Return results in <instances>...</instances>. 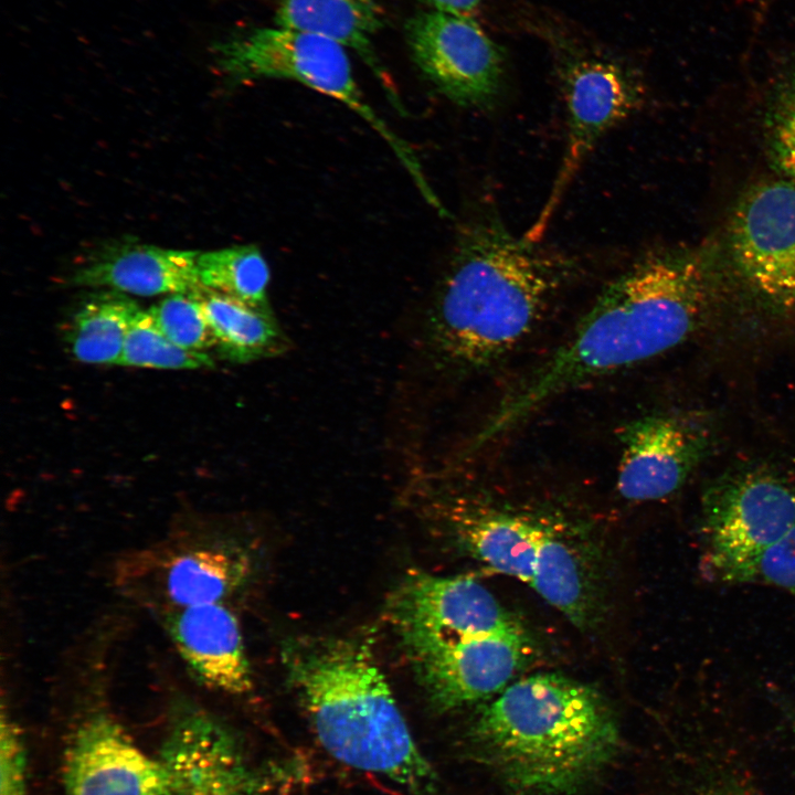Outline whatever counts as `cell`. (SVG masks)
<instances>
[{
	"label": "cell",
	"mask_w": 795,
	"mask_h": 795,
	"mask_svg": "<svg viewBox=\"0 0 795 795\" xmlns=\"http://www.w3.org/2000/svg\"><path fill=\"white\" fill-rule=\"evenodd\" d=\"M707 300V274L697 256L671 250L640 258L603 288L572 336L504 400L474 447L579 384L678 346L696 328Z\"/></svg>",
	"instance_id": "6da1fadb"
},
{
	"label": "cell",
	"mask_w": 795,
	"mask_h": 795,
	"mask_svg": "<svg viewBox=\"0 0 795 795\" xmlns=\"http://www.w3.org/2000/svg\"><path fill=\"white\" fill-rule=\"evenodd\" d=\"M516 237L495 213L458 232L438 284L428 333L433 348L463 369L486 368L533 329L568 274V264Z\"/></svg>",
	"instance_id": "7a4b0ae2"
},
{
	"label": "cell",
	"mask_w": 795,
	"mask_h": 795,
	"mask_svg": "<svg viewBox=\"0 0 795 795\" xmlns=\"http://www.w3.org/2000/svg\"><path fill=\"white\" fill-rule=\"evenodd\" d=\"M473 740L485 763L524 795H569L596 777L619 744L598 691L559 674L509 683L479 712Z\"/></svg>",
	"instance_id": "3957f363"
},
{
	"label": "cell",
	"mask_w": 795,
	"mask_h": 795,
	"mask_svg": "<svg viewBox=\"0 0 795 795\" xmlns=\"http://www.w3.org/2000/svg\"><path fill=\"white\" fill-rule=\"evenodd\" d=\"M284 661L330 755L415 793L431 789L432 766L365 643L352 638L301 642L286 649Z\"/></svg>",
	"instance_id": "277c9868"
},
{
	"label": "cell",
	"mask_w": 795,
	"mask_h": 795,
	"mask_svg": "<svg viewBox=\"0 0 795 795\" xmlns=\"http://www.w3.org/2000/svg\"><path fill=\"white\" fill-rule=\"evenodd\" d=\"M219 64L232 80H289L339 100L386 141L424 199L434 195L409 144L364 99L347 50L326 38L279 25L255 29L218 49Z\"/></svg>",
	"instance_id": "5b68a950"
},
{
	"label": "cell",
	"mask_w": 795,
	"mask_h": 795,
	"mask_svg": "<svg viewBox=\"0 0 795 795\" xmlns=\"http://www.w3.org/2000/svg\"><path fill=\"white\" fill-rule=\"evenodd\" d=\"M559 76L566 107V145L549 197L523 237L539 243L571 182L600 139L633 114L642 99L635 76L607 57L570 52L560 61Z\"/></svg>",
	"instance_id": "8992f818"
},
{
	"label": "cell",
	"mask_w": 795,
	"mask_h": 795,
	"mask_svg": "<svg viewBox=\"0 0 795 795\" xmlns=\"http://www.w3.org/2000/svg\"><path fill=\"white\" fill-rule=\"evenodd\" d=\"M701 521L709 574L745 583L761 553L795 526V489L768 475L734 478L706 495Z\"/></svg>",
	"instance_id": "52a82bcc"
},
{
	"label": "cell",
	"mask_w": 795,
	"mask_h": 795,
	"mask_svg": "<svg viewBox=\"0 0 795 795\" xmlns=\"http://www.w3.org/2000/svg\"><path fill=\"white\" fill-rule=\"evenodd\" d=\"M406 41L420 71L451 100L494 104L502 85V52L467 14L421 12L407 22Z\"/></svg>",
	"instance_id": "ba28073f"
},
{
	"label": "cell",
	"mask_w": 795,
	"mask_h": 795,
	"mask_svg": "<svg viewBox=\"0 0 795 795\" xmlns=\"http://www.w3.org/2000/svg\"><path fill=\"white\" fill-rule=\"evenodd\" d=\"M389 615L403 645L526 633L490 591L468 576L413 572L392 595Z\"/></svg>",
	"instance_id": "9c48e42d"
},
{
	"label": "cell",
	"mask_w": 795,
	"mask_h": 795,
	"mask_svg": "<svg viewBox=\"0 0 795 795\" xmlns=\"http://www.w3.org/2000/svg\"><path fill=\"white\" fill-rule=\"evenodd\" d=\"M729 246L735 267L762 297L795 309V183L767 181L734 208Z\"/></svg>",
	"instance_id": "30bf717a"
},
{
	"label": "cell",
	"mask_w": 795,
	"mask_h": 795,
	"mask_svg": "<svg viewBox=\"0 0 795 795\" xmlns=\"http://www.w3.org/2000/svg\"><path fill=\"white\" fill-rule=\"evenodd\" d=\"M63 780L65 795H187L162 756L148 755L104 714L88 718L72 735Z\"/></svg>",
	"instance_id": "8fae6325"
},
{
	"label": "cell",
	"mask_w": 795,
	"mask_h": 795,
	"mask_svg": "<svg viewBox=\"0 0 795 795\" xmlns=\"http://www.w3.org/2000/svg\"><path fill=\"white\" fill-rule=\"evenodd\" d=\"M433 703L464 707L499 693L530 654L526 633L471 636L404 645Z\"/></svg>",
	"instance_id": "7c38bea8"
},
{
	"label": "cell",
	"mask_w": 795,
	"mask_h": 795,
	"mask_svg": "<svg viewBox=\"0 0 795 795\" xmlns=\"http://www.w3.org/2000/svg\"><path fill=\"white\" fill-rule=\"evenodd\" d=\"M616 488L628 501H653L676 492L703 448V437L672 415H646L619 431Z\"/></svg>",
	"instance_id": "4fadbf2b"
},
{
	"label": "cell",
	"mask_w": 795,
	"mask_h": 795,
	"mask_svg": "<svg viewBox=\"0 0 795 795\" xmlns=\"http://www.w3.org/2000/svg\"><path fill=\"white\" fill-rule=\"evenodd\" d=\"M166 625L180 656L205 686L232 695L252 689L241 628L222 603L176 608Z\"/></svg>",
	"instance_id": "5bb4252c"
},
{
	"label": "cell",
	"mask_w": 795,
	"mask_h": 795,
	"mask_svg": "<svg viewBox=\"0 0 795 795\" xmlns=\"http://www.w3.org/2000/svg\"><path fill=\"white\" fill-rule=\"evenodd\" d=\"M162 757L187 795H252L251 780L229 732L211 716L190 711L173 724Z\"/></svg>",
	"instance_id": "9a60e30c"
},
{
	"label": "cell",
	"mask_w": 795,
	"mask_h": 795,
	"mask_svg": "<svg viewBox=\"0 0 795 795\" xmlns=\"http://www.w3.org/2000/svg\"><path fill=\"white\" fill-rule=\"evenodd\" d=\"M198 252L130 245L105 253L80 267L72 284L138 296L190 294L201 286Z\"/></svg>",
	"instance_id": "2e32d148"
},
{
	"label": "cell",
	"mask_w": 795,
	"mask_h": 795,
	"mask_svg": "<svg viewBox=\"0 0 795 795\" xmlns=\"http://www.w3.org/2000/svg\"><path fill=\"white\" fill-rule=\"evenodd\" d=\"M382 20L377 0H282L275 13L276 25L312 33L354 51L381 80L390 100L403 113V105L373 46Z\"/></svg>",
	"instance_id": "e0dca14e"
},
{
	"label": "cell",
	"mask_w": 795,
	"mask_h": 795,
	"mask_svg": "<svg viewBox=\"0 0 795 795\" xmlns=\"http://www.w3.org/2000/svg\"><path fill=\"white\" fill-rule=\"evenodd\" d=\"M460 539L491 570L530 585L545 519L488 507L458 508L453 517Z\"/></svg>",
	"instance_id": "ac0fdd59"
},
{
	"label": "cell",
	"mask_w": 795,
	"mask_h": 795,
	"mask_svg": "<svg viewBox=\"0 0 795 795\" xmlns=\"http://www.w3.org/2000/svg\"><path fill=\"white\" fill-rule=\"evenodd\" d=\"M530 586L576 627H590L596 618L598 592L591 565L549 519L539 537Z\"/></svg>",
	"instance_id": "d6986e66"
},
{
	"label": "cell",
	"mask_w": 795,
	"mask_h": 795,
	"mask_svg": "<svg viewBox=\"0 0 795 795\" xmlns=\"http://www.w3.org/2000/svg\"><path fill=\"white\" fill-rule=\"evenodd\" d=\"M247 572L244 558L232 550L201 544L173 554L161 570L163 592L176 607L221 603Z\"/></svg>",
	"instance_id": "ffe728a7"
},
{
	"label": "cell",
	"mask_w": 795,
	"mask_h": 795,
	"mask_svg": "<svg viewBox=\"0 0 795 795\" xmlns=\"http://www.w3.org/2000/svg\"><path fill=\"white\" fill-rule=\"evenodd\" d=\"M200 304L220 357L246 363L278 352L283 336L271 309H262L204 288L190 293Z\"/></svg>",
	"instance_id": "44dd1931"
},
{
	"label": "cell",
	"mask_w": 795,
	"mask_h": 795,
	"mask_svg": "<svg viewBox=\"0 0 795 795\" xmlns=\"http://www.w3.org/2000/svg\"><path fill=\"white\" fill-rule=\"evenodd\" d=\"M140 310L124 295H97L73 315L65 327L64 341L77 361L117 364L127 332Z\"/></svg>",
	"instance_id": "7402d4cb"
},
{
	"label": "cell",
	"mask_w": 795,
	"mask_h": 795,
	"mask_svg": "<svg viewBox=\"0 0 795 795\" xmlns=\"http://www.w3.org/2000/svg\"><path fill=\"white\" fill-rule=\"evenodd\" d=\"M197 272L200 284L251 306L271 309V272L262 252L254 245L232 246L199 253Z\"/></svg>",
	"instance_id": "603a6c76"
},
{
	"label": "cell",
	"mask_w": 795,
	"mask_h": 795,
	"mask_svg": "<svg viewBox=\"0 0 795 795\" xmlns=\"http://www.w3.org/2000/svg\"><path fill=\"white\" fill-rule=\"evenodd\" d=\"M117 364L195 370L213 367V359L206 352L177 346L161 331L148 310H140L127 332Z\"/></svg>",
	"instance_id": "cb8c5ba5"
},
{
	"label": "cell",
	"mask_w": 795,
	"mask_h": 795,
	"mask_svg": "<svg viewBox=\"0 0 795 795\" xmlns=\"http://www.w3.org/2000/svg\"><path fill=\"white\" fill-rule=\"evenodd\" d=\"M161 331L177 346L205 352L215 337L200 304L190 294H172L149 308Z\"/></svg>",
	"instance_id": "d4e9b609"
},
{
	"label": "cell",
	"mask_w": 795,
	"mask_h": 795,
	"mask_svg": "<svg viewBox=\"0 0 795 795\" xmlns=\"http://www.w3.org/2000/svg\"><path fill=\"white\" fill-rule=\"evenodd\" d=\"M768 148L778 171L795 181V74L780 92L771 112Z\"/></svg>",
	"instance_id": "484cf974"
},
{
	"label": "cell",
	"mask_w": 795,
	"mask_h": 795,
	"mask_svg": "<svg viewBox=\"0 0 795 795\" xmlns=\"http://www.w3.org/2000/svg\"><path fill=\"white\" fill-rule=\"evenodd\" d=\"M749 582L765 583L795 598V526L761 553L749 572Z\"/></svg>",
	"instance_id": "4316f807"
},
{
	"label": "cell",
	"mask_w": 795,
	"mask_h": 795,
	"mask_svg": "<svg viewBox=\"0 0 795 795\" xmlns=\"http://www.w3.org/2000/svg\"><path fill=\"white\" fill-rule=\"evenodd\" d=\"M26 759L18 724L3 711L0 722V795H25Z\"/></svg>",
	"instance_id": "83f0119b"
},
{
	"label": "cell",
	"mask_w": 795,
	"mask_h": 795,
	"mask_svg": "<svg viewBox=\"0 0 795 795\" xmlns=\"http://www.w3.org/2000/svg\"><path fill=\"white\" fill-rule=\"evenodd\" d=\"M433 10L467 14L474 8H476L481 0H421Z\"/></svg>",
	"instance_id": "f1b7e54d"
},
{
	"label": "cell",
	"mask_w": 795,
	"mask_h": 795,
	"mask_svg": "<svg viewBox=\"0 0 795 795\" xmlns=\"http://www.w3.org/2000/svg\"><path fill=\"white\" fill-rule=\"evenodd\" d=\"M708 795H754L748 789H744L740 786H733V785H725L721 787H717L716 789L708 793Z\"/></svg>",
	"instance_id": "f546056e"
}]
</instances>
